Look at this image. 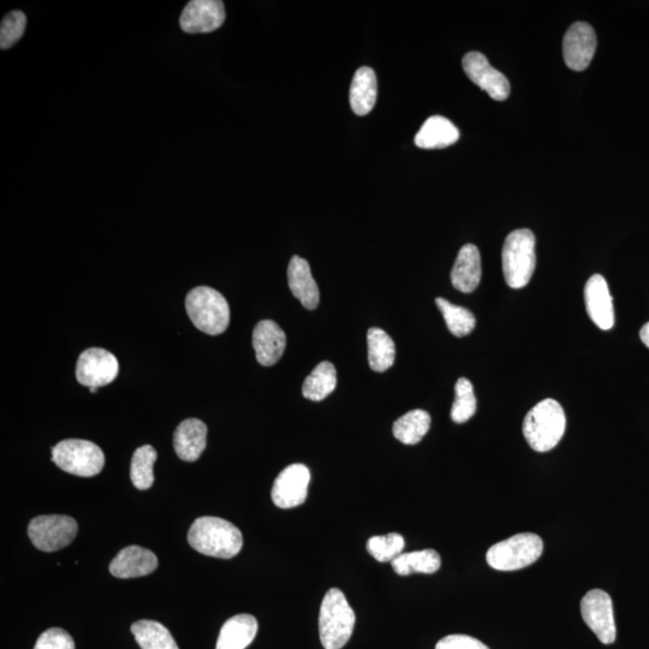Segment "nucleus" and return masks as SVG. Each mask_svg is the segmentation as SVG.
Here are the masks:
<instances>
[{"mask_svg":"<svg viewBox=\"0 0 649 649\" xmlns=\"http://www.w3.org/2000/svg\"><path fill=\"white\" fill-rule=\"evenodd\" d=\"M188 543L202 555L230 559L241 552L243 537L240 529L220 517L196 518L188 533Z\"/></svg>","mask_w":649,"mask_h":649,"instance_id":"f257e3e1","label":"nucleus"},{"mask_svg":"<svg viewBox=\"0 0 649 649\" xmlns=\"http://www.w3.org/2000/svg\"><path fill=\"white\" fill-rule=\"evenodd\" d=\"M565 428L564 409L557 401L547 398L529 410L523 421V436L534 451L547 452L561 442Z\"/></svg>","mask_w":649,"mask_h":649,"instance_id":"f03ea898","label":"nucleus"},{"mask_svg":"<svg viewBox=\"0 0 649 649\" xmlns=\"http://www.w3.org/2000/svg\"><path fill=\"white\" fill-rule=\"evenodd\" d=\"M355 627V612L337 588L326 593L320 607L319 635L325 649H341L350 640Z\"/></svg>","mask_w":649,"mask_h":649,"instance_id":"7ed1b4c3","label":"nucleus"},{"mask_svg":"<svg viewBox=\"0 0 649 649\" xmlns=\"http://www.w3.org/2000/svg\"><path fill=\"white\" fill-rule=\"evenodd\" d=\"M502 261L506 284L512 289L525 288L537 266L533 232L528 229L512 231L506 237Z\"/></svg>","mask_w":649,"mask_h":649,"instance_id":"20e7f679","label":"nucleus"},{"mask_svg":"<svg viewBox=\"0 0 649 649\" xmlns=\"http://www.w3.org/2000/svg\"><path fill=\"white\" fill-rule=\"evenodd\" d=\"M186 308L193 324L207 335H222L229 327V303L217 290L208 287L193 289L187 295Z\"/></svg>","mask_w":649,"mask_h":649,"instance_id":"39448f33","label":"nucleus"},{"mask_svg":"<svg viewBox=\"0 0 649 649\" xmlns=\"http://www.w3.org/2000/svg\"><path fill=\"white\" fill-rule=\"evenodd\" d=\"M543 551L544 543L539 535L522 533L490 547L486 561L494 570L515 571L537 562Z\"/></svg>","mask_w":649,"mask_h":649,"instance_id":"423d86ee","label":"nucleus"},{"mask_svg":"<svg viewBox=\"0 0 649 649\" xmlns=\"http://www.w3.org/2000/svg\"><path fill=\"white\" fill-rule=\"evenodd\" d=\"M52 461L69 474L92 478L104 468L105 456L97 444L67 439L52 448Z\"/></svg>","mask_w":649,"mask_h":649,"instance_id":"0eeeda50","label":"nucleus"},{"mask_svg":"<svg viewBox=\"0 0 649 649\" xmlns=\"http://www.w3.org/2000/svg\"><path fill=\"white\" fill-rule=\"evenodd\" d=\"M79 526L73 517L45 515L33 518L28 526V537L38 550L55 552L73 543Z\"/></svg>","mask_w":649,"mask_h":649,"instance_id":"6e6552de","label":"nucleus"},{"mask_svg":"<svg viewBox=\"0 0 649 649\" xmlns=\"http://www.w3.org/2000/svg\"><path fill=\"white\" fill-rule=\"evenodd\" d=\"M581 615L588 628L604 645L616 641L617 629L612 599L601 589H592L581 600Z\"/></svg>","mask_w":649,"mask_h":649,"instance_id":"1a4fd4ad","label":"nucleus"},{"mask_svg":"<svg viewBox=\"0 0 649 649\" xmlns=\"http://www.w3.org/2000/svg\"><path fill=\"white\" fill-rule=\"evenodd\" d=\"M119 371L116 356L110 351L91 348L83 351L77 361L76 378L83 386L101 387L117 378Z\"/></svg>","mask_w":649,"mask_h":649,"instance_id":"9d476101","label":"nucleus"},{"mask_svg":"<svg viewBox=\"0 0 649 649\" xmlns=\"http://www.w3.org/2000/svg\"><path fill=\"white\" fill-rule=\"evenodd\" d=\"M311 472L305 464H291L277 476L272 500L278 508L293 509L306 502Z\"/></svg>","mask_w":649,"mask_h":649,"instance_id":"9b49d317","label":"nucleus"},{"mask_svg":"<svg viewBox=\"0 0 649 649\" xmlns=\"http://www.w3.org/2000/svg\"><path fill=\"white\" fill-rule=\"evenodd\" d=\"M464 73L472 80L476 86L490 95L497 101H503L510 95V82L494 69L488 59L480 52H469L463 58Z\"/></svg>","mask_w":649,"mask_h":649,"instance_id":"f8f14e48","label":"nucleus"},{"mask_svg":"<svg viewBox=\"0 0 649 649\" xmlns=\"http://www.w3.org/2000/svg\"><path fill=\"white\" fill-rule=\"evenodd\" d=\"M597 50V35L586 22H576L565 33L563 56L571 70L583 71L589 67Z\"/></svg>","mask_w":649,"mask_h":649,"instance_id":"ddd939ff","label":"nucleus"},{"mask_svg":"<svg viewBox=\"0 0 649 649\" xmlns=\"http://www.w3.org/2000/svg\"><path fill=\"white\" fill-rule=\"evenodd\" d=\"M226 14L220 0H193L184 8L180 26L184 33H212L223 26Z\"/></svg>","mask_w":649,"mask_h":649,"instance_id":"4468645a","label":"nucleus"},{"mask_svg":"<svg viewBox=\"0 0 649 649\" xmlns=\"http://www.w3.org/2000/svg\"><path fill=\"white\" fill-rule=\"evenodd\" d=\"M585 302L589 318L600 330L609 331L615 325V309L609 285L600 275L588 279L585 287Z\"/></svg>","mask_w":649,"mask_h":649,"instance_id":"2eb2a0df","label":"nucleus"},{"mask_svg":"<svg viewBox=\"0 0 649 649\" xmlns=\"http://www.w3.org/2000/svg\"><path fill=\"white\" fill-rule=\"evenodd\" d=\"M253 347L260 365L270 367L281 360L287 348V336L275 321L263 320L255 326Z\"/></svg>","mask_w":649,"mask_h":649,"instance_id":"dca6fc26","label":"nucleus"},{"mask_svg":"<svg viewBox=\"0 0 649 649\" xmlns=\"http://www.w3.org/2000/svg\"><path fill=\"white\" fill-rule=\"evenodd\" d=\"M158 568V558L150 550L140 546H128L113 559L110 573L117 579H135L147 576Z\"/></svg>","mask_w":649,"mask_h":649,"instance_id":"f3484780","label":"nucleus"},{"mask_svg":"<svg viewBox=\"0 0 649 649\" xmlns=\"http://www.w3.org/2000/svg\"><path fill=\"white\" fill-rule=\"evenodd\" d=\"M288 282L291 293L300 300L303 307L309 311H314L318 307L320 291L306 259L293 256L288 267Z\"/></svg>","mask_w":649,"mask_h":649,"instance_id":"a211bd4d","label":"nucleus"},{"mask_svg":"<svg viewBox=\"0 0 649 649\" xmlns=\"http://www.w3.org/2000/svg\"><path fill=\"white\" fill-rule=\"evenodd\" d=\"M481 256L478 247L466 244L460 250L451 271V282L454 288L463 294H470L481 282Z\"/></svg>","mask_w":649,"mask_h":649,"instance_id":"6ab92c4d","label":"nucleus"},{"mask_svg":"<svg viewBox=\"0 0 649 649\" xmlns=\"http://www.w3.org/2000/svg\"><path fill=\"white\" fill-rule=\"evenodd\" d=\"M207 445V426L198 419L184 420L177 427L174 446L178 457L183 461H198Z\"/></svg>","mask_w":649,"mask_h":649,"instance_id":"aec40b11","label":"nucleus"},{"mask_svg":"<svg viewBox=\"0 0 649 649\" xmlns=\"http://www.w3.org/2000/svg\"><path fill=\"white\" fill-rule=\"evenodd\" d=\"M460 139V130L456 125L442 116H433L422 125L415 136V145L422 150H442L456 144Z\"/></svg>","mask_w":649,"mask_h":649,"instance_id":"412c9836","label":"nucleus"},{"mask_svg":"<svg viewBox=\"0 0 649 649\" xmlns=\"http://www.w3.org/2000/svg\"><path fill=\"white\" fill-rule=\"evenodd\" d=\"M258 621L252 615H237L220 629L216 649H246L258 634Z\"/></svg>","mask_w":649,"mask_h":649,"instance_id":"4be33fe9","label":"nucleus"},{"mask_svg":"<svg viewBox=\"0 0 649 649\" xmlns=\"http://www.w3.org/2000/svg\"><path fill=\"white\" fill-rule=\"evenodd\" d=\"M378 97V80L374 70L362 67L356 71L350 87V105L357 116H366L374 109Z\"/></svg>","mask_w":649,"mask_h":649,"instance_id":"5701e85b","label":"nucleus"},{"mask_svg":"<svg viewBox=\"0 0 649 649\" xmlns=\"http://www.w3.org/2000/svg\"><path fill=\"white\" fill-rule=\"evenodd\" d=\"M368 362L374 372L383 373L394 366L396 347L384 330L373 327L368 331Z\"/></svg>","mask_w":649,"mask_h":649,"instance_id":"b1692460","label":"nucleus"},{"mask_svg":"<svg viewBox=\"0 0 649 649\" xmlns=\"http://www.w3.org/2000/svg\"><path fill=\"white\" fill-rule=\"evenodd\" d=\"M395 573L401 576L412 574H434L442 567L437 551L428 549L409 553H402L391 562Z\"/></svg>","mask_w":649,"mask_h":649,"instance_id":"393cba45","label":"nucleus"},{"mask_svg":"<svg viewBox=\"0 0 649 649\" xmlns=\"http://www.w3.org/2000/svg\"><path fill=\"white\" fill-rule=\"evenodd\" d=\"M337 386L336 367L329 361L320 362L305 380L302 395L314 402L324 401Z\"/></svg>","mask_w":649,"mask_h":649,"instance_id":"a878e982","label":"nucleus"},{"mask_svg":"<svg viewBox=\"0 0 649 649\" xmlns=\"http://www.w3.org/2000/svg\"><path fill=\"white\" fill-rule=\"evenodd\" d=\"M431 416L425 410L416 409L398 419L392 431L401 443L406 445L419 444L430 431Z\"/></svg>","mask_w":649,"mask_h":649,"instance_id":"bb28decb","label":"nucleus"},{"mask_svg":"<svg viewBox=\"0 0 649 649\" xmlns=\"http://www.w3.org/2000/svg\"><path fill=\"white\" fill-rule=\"evenodd\" d=\"M132 633L141 649H180L162 623L144 619L132 625Z\"/></svg>","mask_w":649,"mask_h":649,"instance_id":"cd10ccee","label":"nucleus"},{"mask_svg":"<svg viewBox=\"0 0 649 649\" xmlns=\"http://www.w3.org/2000/svg\"><path fill=\"white\" fill-rule=\"evenodd\" d=\"M157 451L151 445L141 446L134 452L130 476L138 490H150L154 482L153 467L157 461Z\"/></svg>","mask_w":649,"mask_h":649,"instance_id":"c85d7f7f","label":"nucleus"},{"mask_svg":"<svg viewBox=\"0 0 649 649\" xmlns=\"http://www.w3.org/2000/svg\"><path fill=\"white\" fill-rule=\"evenodd\" d=\"M439 311L442 312L445 319L446 326L452 335L456 337H464L473 332L476 325L474 314L469 309L452 305L448 300H436Z\"/></svg>","mask_w":649,"mask_h":649,"instance_id":"c756f323","label":"nucleus"},{"mask_svg":"<svg viewBox=\"0 0 649 649\" xmlns=\"http://www.w3.org/2000/svg\"><path fill=\"white\" fill-rule=\"evenodd\" d=\"M455 402L451 408V419L456 424H464L476 413V397L473 384L466 378L457 380Z\"/></svg>","mask_w":649,"mask_h":649,"instance_id":"7c9ffc66","label":"nucleus"},{"mask_svg":"<svg viewBox=\"0 0 649 649\" xmlns=\"http://www.w3.org/2000/svg\"><path fill=\"white\" fill-rule=\"evenodd\" d=\"M404 546H406V543H404L402 535L390 533L383 535V537L369 539L367 550L369 555L377 559L378 562L386 563L392 562L396 557L402 555Z\"/></svg>","mask_w":649,"mask_h":649,"instance_id":"2f4dec72","label":"nucleus"},{"mask_svg":"<svg viewBox=\"0 0 649 649\" xmlns=\"http://www.w3.org/2000/svg\"><path fill=\"white\" fill-rule=\"evenodd\" d=\"M27 27V17L21 11H13L4 17L2 26H0V47L2 50H8L17 44Z\"/></svg>","mask_w":649,"mask_h":649,"instance_id":"473e14b6","label":"nucleus"},{"mask_svg":"<svg viewBox=\"0 0 649 649\" xmlns=\"http://www.w3.org/2000/svg\"><path fill=\"white\" fill-rule=\"evenodd\" d=\"M34 649H75V642L68 631L51 628L39 636Z\"/></svg>","mask_w":649,"mask_h":649,"instance_id":"72a5a7b5","label":"nucleus"},{"mask_svg":"<svg viewBox=\"0 0 649 649\" xmlns=\"http://www.w3.org/2000/svg\"><path fill=\"white\" fill-rule=\"evenodd\" d=\"M436 649H490L475 637L449 635L437 643Z\"/></svg>","mask_w":649,"mask_h":649,"instance_id":"f704fd0d","label":"nucleus"},{"mask_svg":"<svg viewBox=\"0 0 649 649\" xmlns=\"http://www.w3.org/2000/svg\"><path fill=\"white\" fill-rule=\"evenodd\" d=\"M640 338L642 343L649 349V323L643 325L640 331Z\"/></svg>","mask_w":649,"mask_h":649,"instance_id":"c9c22d12","label":"nucleus"},{"mask_svg":"<svg viewBox=\"0 0 649 649\" xmlns=\"http://www.w3.org/2000/svg\"><path fill=\"white\" fill-rule=\"evenodd\" d=\"M97 391H98L97 387H91L92 394H97Z\"/></svg>","mask_w":649,"mask_h":649,"instance_id":"e433bc0d","label":"nucleus"}]
</instances>
